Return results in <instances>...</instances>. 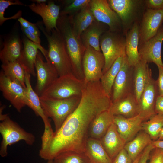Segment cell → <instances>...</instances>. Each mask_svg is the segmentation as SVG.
<instances>
[{"label":"cell","instance_id":"6da1fadb","mask_svg":"<svg viewBox=\"0 0 163 163\" xmlns=\"http://www.w3.org/2000/svg\"><path fill=\"white\" fill-rule=\"evenodd\" d=\"M112 104L100 81L86 83L78 106L41 147L40 157L48 160L66 151L84 152L91 123L99 114L109 110Z\"/></svg>","mask_w":163,"mask_h":163},{"label":"cell","instance_id":"7a4b0ae2","mask_svg":"<svg viewBox=\"0 0 163 163\" xmlns=\"http://www.w3.org/2000/svg\"><path fill=\"white\" fill-rule=\"evenodd\" d=\"M71 18L60 14L57 26L62 36L71 61L73 73L79 79L85 81L82 61L86 48L80 37L75 33Z\"/></svg>","mask_w":163,"mask_h":163},{"label":"cell","instance_id":"3957f363","mask_svg":"<svg viewBox=\"0 0 163 163\" xmlns=\"http://www.w3.org/2000/svg\"><path fill=\"white\" fill-rule=\"evenodd\" d=\"M37 25L47 39L48 43L47 56L55 68L59 76L73 74L70 59L59 30L53 29L48 32L40 23H37Z\"/></svg>","mask_w":163,"mask_h":163},{"label":"cell","instance_id":"277c9868","mask_svg":"<svg viewBox=\"0 0 163 163\" xmlns=\"http://www.w3.org/2000/svg\"><path fill=\"white\" fill-rule=\"evenodd\" d=\"M84 81L73 74L59 76L40 96L43 99L60 100L81 96L85 85Z\"/></svg>","mask_w":163,"mask_h":163},{"label":"cell","instance_id":"5b68a950","mask_svg":"<svg viewBox=\"0 0 163 163\" xmlns=\"http://www.w3.org/2000/svg\"><path fill=\"white\" fill-rule=\"evenodd\" d=\"M81 96L60 100L40 98L45 115L48 118H50L53 122L55 131L60 129L66 119L76 109L80 101Z\"/></svg>","mask_w":163,"mask_h":163},{"label":"cell","instance_id":"8992f818","mask_svg":"<svg viewBox=\"0 0 163 163\" xmlns=\"http://www.w3.org/2000/svg\"><path fill=\"white\" fill-rule=\"evenodd\" d=\"M107 1L111 8L119 17L122 22L123 34L125 35L135 23H140L146 8L144 0Z\"/></svg>","mask_w":163,"mask_h":163},{"label":"cell","instance_id":"52a82bcc","mask_svg":"<svg viewBox=\"0 0 163 163\" xmlns=\"http://www.w3.org/2000/svg\"><path fill=\"white\" fill-rule=\"evenodd\" d=\"M120 32L108 30L104 32L101 36L100 40V49L105 59L103 74L119 57L126 55L125 37Z\"/></svg>","mask_w":163,"mask_h":163},{"label":"cell","instance_id":"ba28073f","mask_svg":"<svg viewBox=\"0 0 163 163\" xmlns=\"http://www.w3.org/2000/svg\"><path fill=\"white\" fill-rule=\"evenodd\" d=\"M0 133L2 138L0 147V155L2 157L7 156L8 146L21 140L32 145L35 140L33 134L25 131L9 116L0 123Z\"/></svg>","mask_w":163,"mask_h":163},{"label":"cell","instance_id":"9c48e42d","mask_svg":"<svg viewBox=\"0 0 163 163\" xmlns=\"http://www.w3.org/2000/svg\"><path fill=\"white\" fill-rule=\"evenodd\" d=\"M0 89L3 97L19 112L25 106H28V102L25 88L19 82L12 81L0 73Z\"/></svg>","mask_w":163,"mask_h":163},{"label":"cell","instance_id":"30bf717a","mask_svg":"<svg viewBox=\"0 0 163 163\" xmlns=\"http://www.w3.org/2000/svg\"><path fill=\"white\" fill-rule=\"evenodd\" d=\"M90 8L97 21L106 24L109 31L112 32L122 31L121 21L116 13L113 10L106 0H91Z\"/></svg>","mask_w":163,"mask_h":163},{"label":"cell","instance_id":"8fae6325","mask_svg":"<svg viewBox=\"0 0 163 163\" xmlns=\"http://www.w3.org/2000/svg\"><path fill=\"white\" fill-rule=\"evenodd\" d=\"M104 64L102 53L90 46L87 47L82 61L85 82L100 80Z\"/></svg>","mask_w":163,"mask_h":163},{"label":"cell","instance_id":"7c38bea8","mask_svg":"<svg viewBox=\"0 0 163 163\" xmlns=\"http://www.w3.org/2000/svg\"><path fill=\"white\" fill-rule=\"evenodd\" d=\"M42 54L39 50L35 64L37 81L35 91L39 97L59 77L47 56L45 62Z\"/></svg>","mask_w":163,"mask_h":163},{"label":"cell","instance_id":"4fadbf2b","mask_svg":"<svg viewBox=\"0 0 163 163\" xmlns=\"http://www.w3.org/2000/svg\"><path fill=\"white\" fill-rule=\"evenodd\" d=\"M133 68L126 56L113 84L111 96L112 103L133 93Z\"/></svg>","mask_w":163,"mask_h":163},{"label":"cell","instance_id":"5bb4252c","mask_svg":"<svg viewBox=\"0 0 163 163\" xmlns=\"http://www.w3.org/2000/svg\"><path fill=\"white\" fill-rule=\"evenodd\" d=\"M163 22V9L155 10L146 8L139 23V46L155 36Z\"/></svg>","mask_w":163,"mask_h":163},{"label":"cell","instance_id":"9a60e30c","mask_svg":"<svg viewBox=\"0 0 163 163\" xmlns=\"http://www.w3.org/2000/svg\"><path fill=\"white\" fill-rule=\"evenodd\" d=\"M163 42V25L153 37L139 46L140 60L163 66L161 52Z\"/></svg>","mask_w":163,"mask_h":163},{"label":"cell","instance_id":"2e32d148","mask_svg":"<svg viewBox=\"0 0 163 163\" xmlns=\"http://www.w3.org/2000/svg\"><path fill=\"white\" fill-rule=\"evenodd\" d=\"M159 95L156 80L152 77L138 103V114L143 118L144 121L148 120L156 114L155 107Z\"/></svg>","mask_w":163,"mask_h":163},{"label":"cell","instance_id":"e0dca14e","mask_svg":"<svg viewBox=\"0 0 163 163\" xmlns=\"http://www.w3.org/2000/svg\"><path fill=\"white\" fill-rule=\"evenodd\" d=\"M30 9L42 18L48 32L53 29L58 30L57 23L60 14V6L53 1L40 4L32 3L28 6Z\"/></svg>","mask_w":163,"mask_h":163},{"label":"cell","instance_id":"ac0fdd59","mask_svg":"<svg viewBox=\"0 0 163 163\" xmlns=\"http://www.w3.org/2000/svg\"><path fill=\"white\" fill-rule=\"evenodd\" d=\"M23 43V48L18 61L25 72L34 77L36 75L35 64L38 49L45 58L47 56V51L41 45L34 43L27 37L24 38Z\"/></svg>","mask_w":163,"mask_h":163},{"label":"cell","instance_id":"d6986e66","mask_svg":"<svg viewBox=\"0 0 163 163\" xmlns=\"http://www.w3.org/2000/svg\"><path fill=\"white\" fill-rule=\"evenodd\" d=\"M143 118L139 114L130 118L114 116V123L117 130L126 143L133 139L142 130Z\"/></svg>","mask_w":163,"mask_h":163},{"label":"cell","instance_id":"ffe728a7","mask_svg":"<svg viewBox=\"0 0 163 163\" xmlns=\"http://www.w3.org/2000/svg\"><path fill=\"white\" fill-rule=\"evenodd\" d=\"M152 77V72L148 63L140 60L133 67V94L138 103Z\"/></svg>","mask_w":163,"mask_h":163},{"label":"cell","instance_id":"44dd1931","mask_svg":"<svg viewBox=\"0 0 163 163\" xmlns=\"http://www.w3.org/2000/svg\"><path fill=\"white\" fill-rule=\"evenodd\" d=\"M30 75L25 72V83L26 91L28 102V106L32 109L35 114L40 116L44 123L45 129L43 134H50L53 131L50 122L45 115L42 107L40 97L32 88L30 83Z\"/></svg>","mask_w":163,"mask_h":163},{"label":"cell","instance_id":"7402d4cb","mask_svg":"<svg viewBox=\"0 0 163 163\" xmlns=\"http://www.w3.org/2000/svg\"><path fill=\"white\" fill-rule=\"evenodd\" d=\"M100 140L105 150L112 160L124 148L126 143L118 132L114 123Z\"/></svg>","mask_w":163,"mask_h":163},{"label":"cell","instance_id":"603a6c76","mask_svg":"<svg viewBox=\"0 0 163 163\" xmlns=\"http://www.w3.org/2000/svg\"><path fill=\"white\" fill-rule=\"evenodd\" d=\"M139 23H135L125 35L126 56L130 64L133 67L140 60L138 50Z\"/></svg>","mask_w":163,"mask_h":163},{"label":"cell","instance_id":"cb8c5ba5","mask_svg":"<svg viewBox=\"0 0 163 163\" xmlns=\"http://www.w3.org/2000/svg\"><path fill=\"white\" fill-rule=\"evenodd\" d=\"M114 115L130 118L138 114V103L133 93L112 103L109 109Z\"/></svg>","mask_w":163,"mask_h":163},{"label":"cell","instance_id":"d4e9b609","mask_svg":"<svg viewBox=\"0 0 163 163\" xmlns=\"http://www.w3.org/2000/svg\"><path fill=\"white\" fill-rule=\"evenodd\" d=\"M114 116L109 110L99 114L90 124L88 138L100 139L114 123Z\"/></svg>","mask_w":163,"mask_h":163},{"label":"cell","instance_id":"484cf974","mask_svg":"<svg viewBox=\"0 0 163 163\" xmlns=\"http://www.w3.org/2000/svg\"><path fill=\"white\" fill-rule=\"evenodd\" d=\"M84 152L90 163H112L110 158L100 139L89 137L86 142Z\"/></svg>","mask_w":163,"mask_h":163},{"label":"cell","instance_id":"4316f807","mask_svg":"<svg viewBox=\"0 0 163 163\" xmlns=\"http://www.w3.org/2000/svg\"><path fill=\"white\" fill-rule=\"evenodd\" d=\"M0 52V59L2 64L18 61L22 52L20 40L17 35H14L5 41Z\"/></svg>","mask_w":163,"mask_h":163},{"label":"cell","instance_id":"83f0119b","mask_svg":"<svg viewBox=\"0 0 163 163\" xmlns=\"http://www.w3.org/2000/svg\"><path fill=\"white\" fill-rule=\"evenodd\" d=\"M101 23L95 21L81 34L80 38L86 48L90 46L97 51H101L100 38L105 32Z\"/></svg>","mask_w":163,"mask_h":163},{"label":"cell","instance_id":"f1b7e54d","mask_svg":"<svg viewBox=\"0 0 163 163\" xmlns=\"http://www.w3.org/2000/svg\"><path fill=\"white\" fill-rule=\"evenodd\" d=\"M152 141L147 133L141 130L133 139L126 143L124 149L133 161Z\"/></svg>","mask_w":163,"mask_h":163},{"label":"cell","instance_id":"f546056e","mask_svg":"<svg viewBox=\"0 0 163 163\" xmlns=\"http://www.w3.org/2000/svg\"><path fill=\"white\" fill-rule=\"evenodd\" d=\"M124 55L119 57L110 69L102 76L100 82L106 93L111 97L112 88L115 79L126 58Z\"/></svg>","mask_w":163,"mask_h":163},{"label":"cell","instance_id":"4dcf8cb0","mask_svg":"<svg viewBox=\"0 0 163 163\" xmlns=\"http://www.w3.org/2000/svg\"><path fill=\"white\" fill-rule=\"evenodd\" d=\"M96 19L91 12L89 5L77 13L72 22L75 34L79 37Z\"/></svg>","mask_w":163,"mask_h":163},{"label":"cell","instance_id":"1f68e13d","mask_svg":"<svg viewBox=\"0 0 163 163\" xmlns=\"http://www.w3.org/2000/svg\"><path fill=\"white\" fill-rule=\"evenodd\" d=\"M2 71L5 76L10 79L17 82L24 88L25 71L18 61L2 64Z\"/></svg>","mask_w":163,"mask_h":163},{"label":"cell","instance_id":"d6a6232c","mask_svg":"<svg viewBox=\"0 0 163 163\" xmlns=\"http://www.w3.org/2000/svg\"><path fill=\"white\" fill-rule=\"evenodd\" d=\"M163 127V116L155 114L148 120L142 123L141 130L147 133L152 141H155L158 140Z\"/></svg>","mask_w":163,"mask_h":163},{"label":"cell","instance_id":"836d02e7","mask_svg":"<svg viewBox=\"0 0 163 163\" xmlns=\"http://www.w3.org/2000/svg\"><path fill=\"white\" fill-rule=\"evenodd\" d=\"M53 163H90L85 153L73 151L63 152L56 156Z\"/></svg>","mask_w":163,"mask_h":163},{"label":"cell","instance_id":"e575fe53","mask_svg":"<svg viewBox=\"0 0 163 163\" xmlns=\"http://www.w3.org/2000/svg\"><path fill=\"white\" fill-rule=\"evenodd\" d=\"M91 0H70L66 1V5L60 14H72L80 11L89 5Z\"/></svg>","mask_w":163,"mask_h":163},{"label":"cell","instance_id":"d590c367","mask_svg":"<svg viewBox=\"0 0 163 163\" xmlns=\"http://www.w3.org/2000/svg\"><path fill=\"white\" fill-rule=\"evenodd\" d=\"M23 5L24 4L19 0L15 1L9 0H0V24L2 25L5 21L11 19H16L20 17L21 12L19 11L14 16L9 18L4 17L5 10L11 5Z\"/></svg>","mask_w":163,"mask_h":163},{"label":"cell","instance_id":"8d00e7d4","mask_svg":"<svg viewBox=\"0 0 163 163\" xmlns=\"http://www.w3.org/2000/svg\"><path fill=\"white\" fill-rule=\"evenodd\" d=\"M147 163H163V149L155 147L151 151Z\"/></svg>","mask_w":163,"mask_h":163},{"label":"cell","instance_id":"74e56055","mask_svg":"<svg viewBox=\"0 0 163 163\" xmlns=\"http://www.w3.org/2000/svg\"><path fill=\"white\" fill-rule=\"evenodd\" d=\"M133 161L124 148L112 160V163H133Z\"/></svg>","mask_w":163,"mask_h":163},{"label":"cell","instance_id":"f35d334b","mask_svg":"<svg viewBox=\"0 0 163 163\" xmlns=\"http://www.w3.org/2000/svg\"><path fill=\"white\" fill-rule=\"evenodd\" d=\"M146 8L159 10L163 9V0H145Z\"/></svg>","mask_w":163,"mask_h":163},{"label":"cell","instance_id":"ab89813d","mask_svg":"<svg viewBox=\"0 0 163 163\" xmlns=\"http://www.w3.org/2000/svg\"><path fill=\"white\" fill-rule=\"evenodd\" d=\"M158 70V76L156 80L159 95L163 96V66H157Z\"/></svg>","mask_w":163,"mask_h":163},{"label":"cell","instance_id":"60d3db41","mask_svg":"<svg viewBox=\"0 0 163 163\" xmlns=\"http://www.w3.org/2000/svg\"><path fill=\"white\" fill-rule=\"evenodd\" d=\"M155 147L151 144L148 146L142 152L138 163H147L149 154L151 150Z\"/></svg>","mask_w":163,"mask_h":163},{"label":"cell","instance_id":"b9f144b4","mask_svg":"<svg viewBox=\"0 0 163 163\" xmlns=\"http://www.w3.org/2000/svg\"><path fill=\"white\" fill-rule=\"evenodd\" d=\"M21 28L22 31L29 39L37 45H41L39 37L31 33L27 28L22 27H21Z\"/></svg>","mask_w":163,"mask_h":163},{"label":"cell","instance_id":"7bdbcfd3","mask_svg":"<svg viewBox=\"0 0 163 163\" xmlns=\"http://www.w3.org/2000/svg\"><path fill=\"white\" fill-rule=\"evenodd\" d=\"M156 114L163 116V96L159 95L156 99L155 107Z\"/></svg>","mask_w":163,"mask_h":163},{"label":"cell","instance_id":"ee69618b","mask_svg":"<svg viewBox=\"0 0 163 163\" xmlns=\"http://www.w3.org/2000/svg\"><path fill=\"white\" fill-rule=\"evenodd\" d=\"M27 29L30 32L34 34L39 37L40 36V32L37 25L36 24L30 22L29 25Z\"/></svg>","mask_w":163,"mask_h":163},{"label":"cell","instance_id":"f6af8a7d","mask_svg":"<svg viewBox=\"0 0 163 163\" xmlns=\"http://www.w3.org/2000/svg\"><path fill=\"white\" fill-rule=\"evenodd\" d=\"M18 21L21 24V27L27 28L30 24V22L21 17L18 19Z\"/></svg>","mask_w":163,"mask_h":163},{"label":"cell","instance_id":"bcb514c9","mask_svg":"<svg viewBox=\"0 0 163 163\" xmlns=\"http://www.w3.org/2000/svg\"><path fill=\"white\" fill-rule=\"evenodd\" d=\"M152 144L154 147L160 148L163 149V140L152 141Z\"/></svg>","mask_w":163,"mask_h":163},{"label":"cell","instance_id":"7dc6e473","mask_svg":"<svg viewBox=\"0 0 163 163\" xmlns=\"http://www.w3.org/2000/svg\"><path fill=\"white\" fill-rule=\"evenodd\" d=\"M157 140H163V127L159 133L158 138Z\"/></svg>","mask_w":163,"mask_h":163},{"label":"cell","instance_id":"c3c4849f","mask_svg":"<svg viewBox=\"0 0 163 163\" xmlns=\"http://www.w3.org/2000/svg\"><path fill=\"white\" fill-rule=\"evenodd\" d=\"M32 1L38 4L46 3L47 2V0H32Z\"/></svg>","mask_w":163,"mask_h":163},{"label":"cell","instance_id":"681fc988","mask_svg":"<svg viewBox=\"0 0 163 163\" xmlns=\"http://www.w3.org/2000/svg\"><path fill=\"white\" fill-rule=\"evenodd\" d=\"M142 153L137 156V157L136 158L135 160L134 161H133V163H138L139 160V159L140 158L141 156Z\"/></svg>","mask_w":163,"mask_h":163},{"label":"cell","instance_id":"f907efd6","mask_svg":"<svg viewBox=\"0 0 163 163\" xmlns=\"http://www.w3.org/2000/svg\"><path fill=\"white\" fill-rule=\"evenodd\" d=\"M46 163H53V160H47V162Z\"/></svg>","mask_w":163,"mask_h":163}]
</instances>
